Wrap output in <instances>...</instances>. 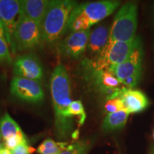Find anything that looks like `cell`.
<instances>
[{"instance_id":"obj_11","label":"cell","mask_w":154,"mask_h":154,"mask_svg":"<svg viewBox=\"0 0 154 154\" xmlns=\"http://www.w3.org/2000/svg\"><path fill=\"white\" fill-rule=\"evenodd\" d=\"M15 76L39 82L44 76L43 68L39 59L33 54L17 57L13 65Z\"/></svg>"},{"instance_id":"obj_2","label":"cell","mask_w":154,"mask_h":154,"mask_svg":"<svg viewBox=\"0 0 154 154\" xmlns=\"http://www.w3.org/2000/svg\"><path fill=\"white\" fill-rule=\"evenodd\" d=\"M76 5V2L71 0L51 1L41 24L42 42L51 44L63 36L68 29L69 17Z\"/></svg>"},{"instance_id":"obj_26","label":"cell","mask_w":154,"mask_h":154,"mask_svg":"<svg viewBox=\"0 0 154 154\" xmlns=\"http://www.w3.org/2000/svg\"><path fill=\"white\" fill-rule=\"evenodd\" d=\"M0 154H12L10 150L6 149V148H3V149L0 151Z\"/></svg>"},{"instance_id":"obj_24","label":"cell","mask_w":154,"mask_h":154,"mask_svg":"<svg viewBox=\"0 0 154 154\" xmlns=\"http://www.w3.org/2000/svg\"><path fill=\"white\" fill-rule=\"evenodd\" d=\"M12 154H30L29 148L27 143H22L11 151Z\"/></svg>"},{"instance_id":"obj_10","label":"cell","mask_w":154,"mask_h":154,"mask_svg":"<svg viewBox=\"0 0 154 154\" xmlns=\"http://www.w3.org/2000/svg\"><path fill=\"white\" fill-rule=\"evenodd\" d=\"M0 17L5 26L7 44L13 49V35L21 17L20 3L18 0H0Z\"/></svg>"},{"instance_id":"obj_5","label":"cell","mask_w":154,"mask_h":154,"mask_svg":"<svg viewBox=\"0 0 154 154\" xmlns=\"http://www.w3.org/2000/svg\"><path fill=\"white\" fill-rule=\"evenodd\" d=\"M138 25V7L136 3L128 2L116 13L110 29L109 42L134 41L136 38Z\"/></svg>"},{"instance_id":"obj_15","label":"cell","mask_w":154,"mask_h":154,"mask_svg":"<svg viewBox=\"0 0 154 154\" xmlns=\"http://www.w3.org/2000/svg\"><path fill=\"white\" fill-rule=\"evenodd\" d=\"M110 29L107 25L101 24L91 32L86 49L96 57L104 49L110 38Z\"/></svg>"},{"instance_id":"obj_7","label":"cell","mask_w":154,"mask_h":154,"mask_svg":"<svg viewBox=\"0 0 154 154\" xmlns=\"http://www.w3.org/2000/svg\"><path fill=\"white\" fill-rule=\"evenodd\" d=\"M84 67L86 72V77L94 87L104 95L107 100L119 98L125 88H127L109 69H94L84 63Z\"/></svg>"},{"instance_id":"obj_16","label":"cell","mask_w":154,"mask_h":154,"mask_svg":"<svg viewBox=\"0 0 154 154\" xmlns=\"http://www.w3.org/2000/svg\"><path fill=\"white\" fill-rule=\"evenodd\" d=\"M128 113L126 111H120L107 113L102 123V129L106 132L120 130L126 124Z\"/></svg>"},{"instance_id":"obj_25","label":"cell","mask_w":154,"mask_h":154,"mask_svg":"<svg viewBox=\"0 0 154 154\" xmlns=\"http://www.w3.org/2000/svg\"><path fill=\"white\" fill-rule=\"evenodd\" d=\"M0 38H5V29H4L3 26H2L1 25H0Z\"/></svg>"},{"instance_id":"obj_13","label":"cell","mask_w":154,"mask_h":154,"mask_svg":"<svg viewBox=\"0 0 154 154\" xmlns=\"http://www.w3.org/2000/svg\"><path fill=\"white\" fill-rule=\"evenodd\" d=\"M119 98L128 113L141 112L149 105V100L146 94L138 89L125 88Z\"/></svg>"},{"instance_id":"obj_8","label":"cell","mask_w":154,"mask_h":154,"mask_svg":"<svg viewBox=\"0 0 154 154\" xmlns=\"http://www.w3.org/2000/svg\"><path fill=\"white\" fill-rule=\"evenodd\" d=\"M41 42V24L21 16L13 35V50L34 49Z\"/></svg>"},{"instance_id":"obj_6","label":"cell","mask_w":154,"mask_h":154,"mask_svg":"<svg viewBox=\"0 0 154 154\" xmlns=\"http://www.w3.org/2000/svg\"><path fill=\"white\" fill-rule=\"evenodd\" d=\"M143 58V45L140 41L128 59L111 71L125 87L134 88L138 85L141 78Z\"/></svg>"},{"instance_id":"obj_28","label":"cell","mask_w":154,"mask_h":154,"mask_svg":"<svg viewBox=\"0 0 154 154\" xmlns=\"http://www.w3.org/2000/svg\"><path fill=\"white\" fill-rule=\"evenodd\" d=\"M0 25H1L2 26H3L4 29H5V26H4V23H3V21H2V19L1 17H0Z\"/></svg>"},{"instance_id":"obj_14","label":"cell","mask_w":154,"mask_h":154,"mask_svg":"<svg viewBox=\"0 0 154 154\" xmlns=\"http://www.w3.org/2000/svg\"><path fill=\"white\" fill-rule=\"evenodd\" d=\"M50 2L49 0H20L21 16L42 24Z\"/></svg>"},{"instance_id":"obj_3","label":"cell","mask_w":154,"mask_h":154,"mask_svg":"<svg viewBox=\"0 0 154 154\" xmlns=\"http://www.w3.org/2000/svg\"><path fill=\"white\" fill-rule=\"evenodd\" d=\"M120 4L113 0L77 4L69 17L68 29L72 32L90 29L91 26L112 14Z\"/></svg>"},{"instance_id":"obj_12","label":"cell","mask_w":154,"mask_h":154,"mask_svg":"<svg viewBox=\"0 0 154 154\" xmlns=\"http://www.w3.org/2000/svg\"><path fill=\"white\" fill-rule=\"evenodd\" d=\"M91 30L72 32L61 42L60 47L62 55L70 58L81 57L87 48Z\"/></svg>"},{"instance_id":"obj_29","label":"cell","mask_w":154,"mask_h":154,"mask_svg":"<svg viewBox=\"0 0 154 154\" xmlns=\"http://www.w3.org/2000/svg\"><path fill=\"white\" fill-rule=\"evenodd\" d=\"M153 138H154V131H153Z\"/></svg>"},{"instance_id":"obj_23","label":"cell","mask_w":154,"mask_h":154,"mask_svg":"<svg viewBox=\"0 0 154 154\" xmlns=\"http://www.w3.org/2000/svg\"><path fill=\"white\" fill-rule=\"evenodd\" d=\"M0 61H5L7 63L11 62L8 44L5 38H0Z\"/></svg>"},{"instance_id":"obj_20","label":"cell","mask_w":154,"mask_h":154,"mask_svg":"<svg viewBox=\"0 0 154 154\" xmlns=\"http://www.w3.org/2000/svg\"><path fill=\"white\" fill-rule=\"evenodd\" d=\"M68 114L72 117L73 116H79V124H83L86 120V113L84 111V105L80 100L72 101L68 108Z\"/></svg>"},{"instance_id":"obj_19","label":"cell","mask_w":154,"mask_h":154,"mask_svg":"<svg viewBox=\"0 0 154 154\" xmlns=\"http://www.w3.org/2000/svg\"><path fill=\"white\" fill-rule=\"evenodd\" d=\"M91 142L88 140H77L68 144L66 148L58 154H87L91 149Z\"/></svg>"},{"instance_id":"obj_1","label":"cell","mask_w":154,"mask_h":154,"mask_svg":"<svg viewBox=\"0 0 154 154\" xmlns=\"http://www.w3.org/2000/svg\"><path fill=\"white\" fill-rule=\"evenodd\" d=\"M50 88L57 136L65 138L72 131L74 124L72 117L68 114V108L72 101L70 79L63 65H57L54 69L50 81Z\"/></svg>"},{"instance_id":"obj_27","label":"cell","mask_w":154,"mask_h":154,"mask_svg":"<svg viewBox=\"0 0 154 154\" xmlns=\"http://www.w3.org/2000/svg\"><path fill=\"white\" fill-rule=\"evenodd\" d=\"M3 149V146H2V134L0 133V151Z\"/></svg>"},{"instance_id":"obj_22","label":"cell","mask_w":154,"mask_h":154,"mask_svg":"<svg viewBox=\"0 0 154 154\" xmlns=\"http://www.w3.org/2000/svg\"><path fill=\"white\" fill-rule=\"evenodd\" d=\"M22 143H27V140L25 138L24 134L12 136V137L9 138L8 139L5 140V148L10 150L11 151Z\"/></svg>"},{"instance_id":"obj_4","label":"cell","mask_w":154,"mask_h":154,"mask_svg":"<svg viewBox=\"0 0 154 154\" xmlns=\"http://www.w3.org/2000/svg\"><path fill=\"white\" fill-rule=\"evenodd\" d=\"M140 42V38L138 36L129 42H109L99 55L94 59H87L84 63L92 68L111 71L126 61Z\"/></svg>"},{"instance_id":"obj_9","label":"cell","mask_w":154,"mask_h":154,"mask_svg":"<svg viewBox=\"0 0 154 154\" xmlns=\"http://www.w3.org/2000/svg\"><path fill=\"white\" fill-rule=\"evenodd\" d=\"M10 91L17 99L29 103H39L44 99V93L38 82L14 76L11 82Z\"/></svg>"},{"instance_id":"obj_21","label":"cell","mask_w":154,"mask_h":154,"mask_svg":"<svg viewBox=\"0 0 154 154\" xmlns=\"http://www.w3.org/2000/svg\"><path fill=\"white\" fill-rule=\"evenodd\" d=\"M104 109L108 113H114L120 111H126L124 103L120 98H115V99L107 100L104 105Z\"/></svg>"},{"instance_id":"obj_18","label":"cell","mask_w":154,"mask_h":154,"mask_svg":"<svg viewBox=\"0 0 154 154\" xmlns=\"http://www.w3.org/2000/svg\"><path fill=\"white\" fill-rule=\"evenodd\" d=\"M68 146L66 142H55L52 139H47L38 147L37 152L40 154H58Z\"/></svg>"},{"instance_id":"obj_17","label":"cell","mask_w":154,"mask_h":154,"mask_svg":"<svg viewBox=\"0 0 154 154\" xmlns=\"http://www.w3.org/2000/svg\"><path fill=\"white\" fill-rule=\"evenodd\" d=\"M0 133L4 140L14 136L24 134L19 125L8 113H6L0 120Z\"/></svg>"}]
</instances>
